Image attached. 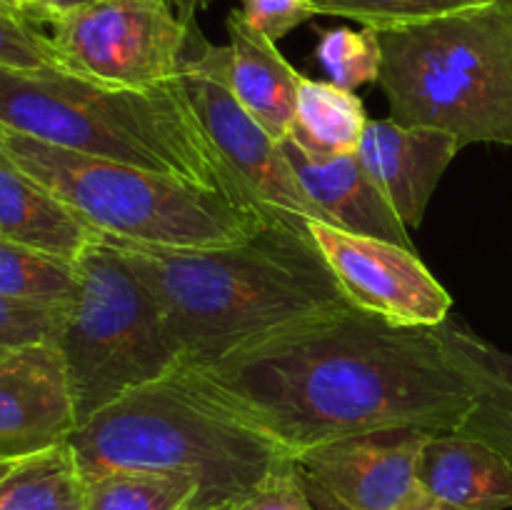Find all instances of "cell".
<instances>
[{"label": "cell", "mask_w": 512, "mask_h": 510, "mask_svg": "<svg viewBox=\"0 0 512 510\" xmlns=\"http://www.w3.org/2000/svg\"><path fill=\"white\" fill-rule=\"evenodd\" d=\"M198 370L293 455L363 430H458L473 405L435 328H400L353 303Z\"/></svg>", "instance_id": "obj_1"}, {"label": "cell", "mask_w": 512, "mask_h": 510, "mask_svg": "<svg viewBox=\"0 0 512 510\" xmlns=\"http://www.w3.org/2000/svg\"><path fill=\"white\" fill-rule=\"evenodd\" d=\"M100 238L123 250L148 283L183 365L193 368L350 303L308 223L273 218L253 238L223 248H153Z\"/></svg>", "instance_id": "obj_2"}, {"label": "cell", "mask_w": 512, "mask_h": 510, "mask_svg": "<svg viewBox=\"0 0 512 510\" xmlns=\"http://www.w3.org/2000/svg\"><path fill=\"white\" fill-rule=\"evenodd\" d=\"M80 480L158 470L198 480L195 510H230L295 458L240 413L193 365L143 385L80 423L65 440Z\"/></svg>", "instance_id": "obj_3"}, {"label": "cell", "mask_w": 512, "mask_h": 510, "mask_svg": "<svg viewBox=\"0 0 512 510\" xmlns=\"http://www.w3.org/2000/svg\"><path fill=\"white\" fill-rule=\"evenodd\" d=\"M0 128L175 175L258 208L205 133L183 75L153 88H108L60 65L0 68Z\"/></svg>", "instance_id": "obj_4"}, {"label": "cell", "mask_w": 512, "mask_h": 510, "mask_svg": "<svg viewBox=\"0 0 512 510\" xmlns=\"http://www.w3.org/2000/svg\"><path fill=\"white\" fill-rule=\"evenodd\" d=\"M378 35L390 120L512 148V0Z\"/></svg>", "instance_id": "obj_5"}, {"label": "cell", "mask_w": 512, "mask_h": 510, "mask_svg": "<svg viewBox=\"0 0 512 510\" xmlns=\"http://www.w3.org/2000/svg\"><path fill=\"white\" fill-rule=\"evenodd\" d=\"M0 148L105 238L153 248H223L270 215L175 175L93 158L0 128Z\"/></svg>", "instance_id": "obj_6"}, {"label": "cell", "mask_w": 512, "mask_h": 510, "mask_svg": "<svg viewBox=\"0 0 512 510\" xmlns=\"http://www.w3.org/2000/svg\"><path fill=\"white\" fill-rule=\"evenodd\" d=\"M78 290L60 328L78 425L183 365L165 315L123 250L98 238L78 258Z\"/></svg>", "instance_id": "obj_7"}, {"label": "cell", "mask_w": 512, "mask_h": 510, "mask_svg": "<svg viewBox=\"0 0 512 510\" xmlns=\"http://www.w3.org/2000/svg\"><path fill=\"white\" fill-rule=\"evenodd\" d=\"M45 23L60 68L108 88H153L183 75L198 20L170 0H90Z\"/></svg>", "instance_id": "obj_8"}, {"label": "cell", "mask_w": 512, "mask_h": 510, "mask_svg": "<svg viewBox=\"0 0 512 510\" xmlns=\"http://www.w3.org/2000/svg\"><path fill=\"white\" fill-rule=\"evenodd\" d=\"M228 45H213L195 25L183 78L218 153L255 205L270 218L305 225L325 215L310 200L275 140L233 95L225 75Z\"/></svg>", "instance_id": "obj_9"}, {"label": "cell", "mask_w": 512, "mask_h": 510, "mask_svg": "<svg viewBox=\"0 0 512 510\" xmlns=\"http://www.w3.org/2000/svg\"><path fill=\"white\" fill-rule=\"evenodd\" d=\"M308 233L355 308L400 328H438L448 320L453 298L413 248L323 220H308Z\"/></svg>", "instance_id": "obj_10"}, {"label": "cell", "mask_w": 512, "mask_h": 510, "mask_svg": "<svg viewBox=\"0 0 512 510\" xmlns=\"http://www.w3.org/2000/svg\"><path fill=\"white\" fill-rule=\"evenodd\" d=\"M433 430L378 428L310 445L300 470L358 510H398L418 488V458Z\"/></svg>", "instance_id": "obj_11"}, {"label": "cell", "mask_w": 512, "mask_h": 510, "mask_svg": "<svg viewBox=\"0 0 512 510\" xmlns=\"http://www.w3.org/2000/svg\"><path fill=\"white\" fill-rule=\"evenodd\" d=\"M78 428L68 368L55 340L0 345V455L58 448Z\"/></svg>", "instance_id": "obj_12"}, {"label": "cell", "mask_w": 512, "mask_h": 510, "mask_svg": "<svg viewBox=\"0 0 512 510\" xmlns=\"http://www.w3.org/2000/svg\"><path fill=\"white\" fill-rule=\"evenodd\" d=\"M453 135L433 128H410L395 120H368L358 158L405 228H418L440 178L460 153Z\"/></svg>", "instance_id": "obj_13"}, {"label": "cell", "mask_w": 512, "mask_h": 510, "mask_svg": "<svg viewBox=\"0 0 512 510\" xmlns=\"http://www.w3.org/2000/svg\"><path fill=\"white\" fill-rule=\"evenodd\" d=\"M280 148L288 163L293 165L305 193L323 210L325 223L338 225L350 233L413 248L408 228L388 203L383 190L363 168L358 155L348 153L320 158L300 148L293 138L280 140Z\"/></svg>", "instance_id": "obj_14"}, {"label": "cell", "mask_w": 512, "mask_h": 510, "mask_svg": "<svg viewBox=\"0 0 512 510\" xmlns=\"http://www.w3.org/2000/svg\"><path fill=\"white\" fill-rule=\"evenodd\" d=\"M418 488L463 510H510L512 465L483 440L438 430L418 458Z\"/></svg>", "instance_id": "obj_15"}, {"label": "cell", "mask_w": 512, "mask_h": 510, "mask_svg": "<svg viewBox=\"0 0 512 510\" xmlns=\"http://www.w3.org/2000/svg\"><path fill=\"white\" fill-rule=\"evenodd\" d=\"M225 28H228L225 75L230 90L275 140L288 138L303 73H298L283 58L278 43L250 28L238 8L230 10Z\"/></svg>", "instance_id": "obj_16"}, {"label": "cell", "mask_w": 512, "mask_h": 510, "mask_svg": "<svg viewBox=\"0 0 512 510\" xmlns=\"http://www.w3.org/2000/svg\"><path fill=\"white\" fill-rule=\"evenodd\" d=\"M0 238L78 263L100 233L0 148Z\"/></svg>", "instance_id": "obj_17"}, {"label": "cell", "mask_w": 512, "mask_h": 510, "mask_svg": "<svg viewBox=\"0 0 512 510\" xmlns=\"http://www.w3.org/2000/svg\"><path fill=\"white\" fill-rule=\"evenodd\" d=\"M435 333L473 393V405L455 433L483 440L512 465V353L450 318Z\"/></svg>", "instance_id": "obj_18"}, {"label": "cell", "mask_w": 512, "mask_h": 510, "mask_svg": "<svg viewBox=\"0 0 512 510\" xmlns=\"http://www.w3.org/2000/svg\"><path fill=\"white\" fill-rule=\"evenodd\" d=\"M368 120L363 100L355 95V90L303 75L288 138L320 158L358 153Z\"/></svg>", "instance_id": "obj_19"}, {"label": "cell", "mask_w": 512, "mask_h": 510, "mask_svg": "<svg viewBox=\"0 0 512 510\" xmlns=\"http://www.w3.org/2000/svg\"><path fill=\"white\" fill-rule=\"evenodd\" d=\"M0 510H85L83 480L68 445L30 455L0 478Z\"/></svg>", "instance_id": "obj_20"}, {"label": "cell", "mask_w": 512, "mask_h": 510, "mask_svg": "<svg viewBox=\"0 0 512 510\" xmlns=\"http://www.w3.org/2000/svg\"><path fill=\"white\" fill-rule=\"evenodd\" d=\"M198 480L158 470H110L83 480L85 510H195Z\"/></svg>", "instance_id": "obj_21"}, {"label": "cell", "mask_w": 512, "mask_h": 510, "mask_svg": "<svg viewBox=\"0 0 512 510\" xmlns=\"http://www.w3.org/2000/svg\"><path fill=\"white\" fill-rule=\"evenodd\" d=\"M75 290L78 265L0 238V295L28 303L70 305Z\"/></svg>", "instance_id": "obj_22"}, {"label": "cell", "mask_w": 512, "mask_h": 510, "mask_svg": "<svg viewBox=\"0 0 512 510\" xmlns=\"http://www.w3.org/2000/svg\"><path fill=\"white\" fill-rule=\"evenodd\" d=\"M318 63L330 83L345 90H358L360 85L378 83L383 70V45L378 30L373 28H328L320 35Z\"/></svg>", "instance_id": "obj_23"}, {"label": "cell", "mask_w": 512, "mask_h": 510, "mask_svg": "<svg viewBox=\"0 0 512 510\" xmlns=\"http://www.w3.org/2000/svg\"><path fill=\"white\" fill-rule=\"evenodd\" d=\"M318 15L358 20L373 30H398L423 25L490 0H310Z\"/></svg>", "instance_id": "obj_24"}, {"label": "cell", "mask_w": 512, "mask_h": 510, "mask_svg": "<svg viewBox=\"0 0 512 510\" xmlns=\"http://www.w3.org/2000/svg\"><path fill=\"white\" fill-rule=\"evenodd\" d=\"M68 305L28 303L0 295V345H25L55 340L63 328Z\"/></svg>", "instance_id": "obj_25"}, {"label": "cell", "mask_w": 512, "mask_h": 510, "mask_svg": "<svg viewBox=\"0 0 512 510\" xmlns=\"http://www.w3.org/2000/svg\"><path fill=\"white\" fill-rule=\"evenodd\" d=\"M58 65L48 35L33 20L0 3V68H43Z\"/></svg>", "instance_id": "obj_26"}, {"label": "cell", "mask_w": 512, "mask_h": 510, "mask_svg": "<svg viewBox=\"0 0 512 510\" xmlns=\"http://www.w3.org/2000/svg\"><path fill=\"white\" fill-rule=\"evenodd\" d=\"M230 510H313L298 460L288 458L280 463L258 488L250 490Z\"/></svg>", "instance_id": "obj_27"}, {"label": "cell", "mask_w": 512, "mask_h": 510, "mask_svg": "<svg viewBox=\"0 0 512 510\" xmlns=\"http://www.w3.org/2000/svg\"><path fill=\"white\" fill-rule=\"evenodd\" d=\"M240 15L250 28L278 43L280 38L313 20L318 13L310 0H243Z\"/></svg>", "instance_id": "obj_28"}, {"label": "cell", "mask_w": 512, "mask_h": 510, "mask_svg": "<svg viewBox=\"0 0 512 510\" xmlns=\"http://www.w3.org/2000/svg\"><path fill=\"white\" fill-rule=\"evenodd\" d=\"M83 3H90V0H25V18L33 20V23H45L53 15L78 8Z\"/></svg>", "instance_id": "obj_29"}, {"label": "cell", "mask_w": 512, "mask_h": 510, "mask_svg": "<svg viewBox=\"0 0 512 510\" xmlns=\"http://www.w3.org/2000/svg\"><path fill=\"white\" fill-rule=\"evenodd\" d=\"M303 480H305V490H308L310 503H313V510H358L353 508V505L345 503V500H340L338 495L330 493L328 488H323V485H320L318 480L310 478L308 473H303Z\"/></svg>", "instance_id": "obj_30"}, {"label": "cell", "mask_w": 512, "mask_h": 510, "mask_svg": "<svg viewBox=\"0 0 512 510\" xmlns=\"http://www.w3.org/2000/svg\"><path fill=\"white\" fill-rule=\"evenodd\" d=\"M398 510H463V508L445 503V500H438L433 498V495L425 493V490L415 488L413 493L403 500V505H400Z\"/></svg>", "instance_id": "obj_31"}, {"label": "cell", "mask_w": 512, "mask_h": 510, "mask_svg": "<svg viewBox=\"0 0 512 510\" xmlns=\"http://www.w3.org/2000/svg\"><path fill=\"white\" fill-rule=\"evenodd\" d=\"M170 3L178 8L180 15H185L188 20H198L200 10H205L210 5V0H170Z\"/></svg>", "instance_id": "obj_32"}, {"label": "cell", "mask_w": 512, "mask_h": 510, "mask_svg": "<svg viewBox=\"0 0 512 510\" xmlns=\"http://www.w3.org/2000/svg\"><path fill=\"white\" fill-rule=\"evenodd\" d=\"M30 458V455H28ZM25 458H13V455H0V478H5V475L10 473V470L18 468L20 463H23Z\"/></svg>", "instance_id": "obj_33"}, {"label": "cell", "mask_w": 512, "mask_h": 510, "mask_svg": "<svg viewBox=\"0 0 512 510\" xmlns=\"http://www.w3.org/2000/svg\"><path fill=\"white\" fill-rule=\"evenodd\" d=\"M10 5H13V8L18 10V13L25 15V0H10Z\"/></svg>", "instance_id": "obj_34"}, {"label": "cell", "mask_w": 512, "mask_h": 510, "mask_svg": "<svg viewBox=\"0 0 512 510\" xmlns=\"http://www.w3.org/2000/svg\"><path fill=\"white\" fill-rule=\"evenodd\" d=\"M0 3H3V5H8V8H13V5H10V0H0ZM15 10V8H13Z\"/></svg>", "instance_id": "obj_35"}, {"label": "cell", "mask_w": 512, "mask_h": 510, "mask_svg": "<svg viewBox=\"0 0 512 510\" xmlns=\"http://www.w3.org/2000/svg\"><path fill=\"white\" fill-rule=\"evenodd\" d=\"M203 510H220V508H203Z\"/></svg>", "instance_id": "obj_36"}]
</instances>
